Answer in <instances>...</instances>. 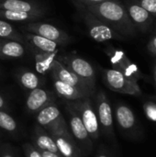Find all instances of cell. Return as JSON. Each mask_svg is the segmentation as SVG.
<instances>
[{
  "mask_svg": "<svg viewBox=\"0 0 156 157\" xmlns=\"http://www.w3.org/2000/svg\"><path fill=\"white\" fill-rule=\"evenodd\" d=\"M85 6L123 38H131L137 35L138 30L131 22L124 4L120 0H107Z\"/></svg>",
  "mask_w": 156,
  "mask_h": 157,
  "instance_id": "obj_1",
  "label": "cell"
},
{
  "mask_svg": "<svg viewBox=\"0 0 156 157\" xmlns=\"http://www.w3.org/2000/svg\"><path fill=\"white\" fill-rule=\"evenodd\" d=\"M0 38L8 39L12 40H16L22 44L26 43L25 38L22 33L17 31L15 27H13L9 22L0 19Z\"/></svg>",
  "mask_w": 156,
  "mask_h": 157,
  "instance_id": "obj_24",
  "label": "cell"
},
{
  "mask_svg": "<svg viewBox=\"0 0 156 157\" xmlns=\"http://www.w3.org/2000/svg\"><path fill=\"white\" fill-rule=\"evenodd\" d=\"M25 53L26 48L22 43L0 38V59H18Z\"/></svg>",
  "mask_w": 156,
  "mask_h": 157,
  "instance_id": "obj_20",
  "label": "cell"
},
{
  "mask_svg": "<svg viewBox=\"0 0 156 157\" xmlns=\"http://www.w3.org/2000/svg\"><path fill=\"white\" fill-rule=\"evenodd\" d=\"M154 82H155V86H156V65L154 67Z\"/></svg>",
  "mask_w": 156,
  "mask_h": 157,
  "instance_id": "obj_35",
  "label": "cell"
},
{
  "mask_svg": "<svg viewBox=\"0 0 156 157\" xmlns=\"http://www.w3.org/2000/svg\"><path fill=\"white\" fill-rule=\"evenodd\" d=\"M0 9L45 15V9L38 3L30 0H0Z\"/></svg>",
  "mask_w": 156,
  "mask_h": 157,
  "instance_id": "obj_17",
  "label": "cell"
},
{
  "mask_svg": "<svg viewBox=\"0 0 156 157\" xmlns=\"http://www.w3.org/2000/svg\"><path fill=\"white\" fill-rule=\"evenodd\" d=\"M21 29L25 31L34 33L43 38H46L50 40H52L61 46L68 45L73 41V38L67 32L49 23L38 20L30 21L23 25Z\"/></svg>",
  "mask_w": 156,
  "mask_h": 157,
  "instance_id": "obj_9",
  "label": "cell"
},
{
  "mask_svg": "<svg viewBox=\"0 0 156 157\" xmlns=\"http://www.w3.org/2000/svg\"><path fill=\"white\" fill-rule=\"evenodd\" d=\"M115 118L118 125L123 131L129 132L136 126V117L130 107L125 104H118L115 109Z\"/></svg>",
  "mask_w": 156,
  "mask_h": 157,
  "instance_id": "obj_19",
  "label": "cell"
},
{
  "mask_svg": "<svg viewBox=\"0 0 156 157\" xmlns=\"http://www.w3.org/2000/svg\"><path fill=\"white\" fill-rule=\"evenodd\" d=\"M9 109V106L7 104V101L6 100L5 97H3L1 94H0V110H8Z\"/></svg>",
  "mask_w": 156,
  "mask_h": 157,
  "instance_id": "obj_31",
  "label": "cell"
},
{
  "mask_svg": "<svg viewBox=\"0 0 156 157\" xmlns=\"http://www.w3.org/2000/svg\"><path fill=\"white\" fill-rule=\"evenodd\" d=\"M124 6L136 29L142 32H146L153 23L154 16L131 0H125Z\"/></svg>",
  "mask_w": 156,
  "mask_h": 157,
  "instance_id": "obj_13",
  "label": "cell"
},
{
  "mask_svg": "<svg viewBox=\"0 0 156 157\" xmlns=\"http://www.w3.org/2000/svg\"><path fill=\"white\" fill-rule=\"evenodd\" d=\"M95 157H110V156L108 155V154L106 151L100 150V151L97 153V155Z\"/></svg>",
  "mask_w": 156,
  "mask_h": 157,
  "instance_id": "obj_34",
  "label": "cell"
},
{
  "mask_svg": "<svg viewBox=\"0 0 156 157\" xmlns=\"http://www.w3.org/2000/svg\"><path fill=\"white\" fill-rule=\"evenodd\" d=\"M32 144L39 150H44L59 154L55 142L51 135L39 125H36L32 134Z\"/></svg>",
  "mask_w": 156,
  "mask_h": 157,
  "instance_id": "obj_18",
  "label": "cell"
},
{
  "mask_svg": "<svg viewBox=\"0 0 156 157\" xmlns=\"http://www.w3.org/2000/svg\"><path fill=\"white\" fill-rule=\"evenodd\" d=\"M101 72L104 84L111 91L131 96L142 95V90L138 83L130 80L120 72L112 68L101 69Z\"/></svg>",
  "mask_w": 156,
  "mask_h": 157,
  "instance_id": "obj_8",
  "label": "cell"
},
{
  "mask_svg": "<svg viewBox=\"0 0 156 157\" xmlns=\"http://www.w3.org/2000/svg\"><path fill=\"white\" fill-rule=\"evenodd\" d=\"M55 93L43 87L36 88L29 92L25 108L29 114L36 115L48 105L55 102Z\"/></svg>",
  "mask_w": 156,
  "mask_h": 157,
  "instance_id": "obj_11",
  "label": "cell"
},
{
  "mask_svg": "<svg viewBox=\"0 0 156 157\" xmlns=\"http://www.w3.org/2000/svg\"><path fill=\"white\" fill-rule=\"evenodd\" d=\"M74 4L86 27L89 37L95 41L106 42L111 40H124V38L120 34L115 31L112 28L102 21L91 11H89L84 4L77 2H74Z\"/></svg>",
  "mask_w": 156,
  "mask_h": 157,
  "instance_id": "obj_2",
  "label": "cell"
},
{
  "mask_svg": "<svg viewBox=\"0 0 156 157\" xmlns=\"http://www.w3.org/2000/svg\"><path fill=\"white\" fill-rule=\"evenodd\" d=\"M104 52L108 56L112 65V69L120 72L130 80L138 83L140 79L144 77L139 67L133 63L130 58H128L122 50L118 49L112 45H108L104 49Z\"/></svg>",
  "mask_w": 156,
  "mask_h": 157,
  "instance_id": "obj_6",
  "label": "cell"
},
{
  "mask_svg": "<svg viewBox=\"0 0 156 157\" xmlns=\"http://www.w3.org/2000/svg\"><path fill=\"white\" fill-rule=\"evenodd\" d=\"M63 118L62 111L55 102L43 108L35 115V120L38 125L47 132L56 125Z\"/></svg>",
  "mask_w": 156,
  "mask_h": 157,
  "instance_id": "obj_14",
  "label": "cell"
},
{
  "mask_svg": "<svg viewBox=\"0 0 156 157\" xmlns=\"http://www.w3.org/2000/svg\"><path fill=\"white\" fill-rule=\"evenodd\" d=\"M147 48H148V51L154 54V56H156V35H154L148 41V44H147Z\"/></svg>",
  "mask_w": 156,
  "mask_h": 157,
  "instance_id": "obj_30",
  "label": "cell"
},
{
  "mask_svg": "<svg viewBox=\"0 0 156 157\" xmlns=\"http://www.w3.org/2000/svg\"><path fill=\"white\" fill-rule=\"evenodd\" d=\"M52 84L54 87V93L64 101H75L79 99H85L86 98H92V96L75 86L63 83L54 77H52Z\"/></svg>",
  "mask_w": 156,
  "mask_h": 157,
  "instance_id": "obj_15",
  "label": "cell"
},
{
  "mask_svg": "<svg viewBox=\"0 0 156 157\" xmlns=\"http://www.w3.org/2000/svg\"><path fill=\"white\" fill-rule=\"evenodd\" d=\"M96 112L99 123L100 132L108 138L114 139V119L110 102L103 90H99L95 95Z\"/></svg>",
  "mask_w": 156,
  "mask_h": 157,
  "instance_id": "obj_10",
  "label": "cell"
},
{
  "mask_svg": "<svg viewBox=\"0 0 156 157\" xmlns=\"http://www.w3.org/2000/svg\"><path fill=\"white\" fill-rule=\"evenodd\" d=\"M62 157H83V154L72 136L64 117L49 132Z\"/></svg>",
  "mask_w": 156,
  "mask_h": 157,
  "instance_id": "obj_4",
  "label": "cell"
},
{
  "mask_svg": "<svg viewBox=\"0 0 156 157\" xmlns=\"http://www.w3.org/2000/svg\"><path fill=\"white\" fill-rule=\"evenodd\" d=\"M17 79L20 86L29 91L44 86L43 77L28 69H20L17 73Z\"/></svg>",
  "mask_w": 156,
  "mask_h": 157,
  "instance_id": "obj_21",
  "label": "cell"
},
{
  "mask_svg": "<svg viewBox=\"0 0 156 157\" xmlns=\"http://www.w3.org/2000/svg\"><path fill=\"white\" fill-rule=\"evenodd\" d=\"M74 2H77V3H81L84 5H89V4H97V3H101L107 0H73Z\"/></svg>",
  "mask_w": 156,
  "mask_h": 157,
  "instance_id": "obj_32",
  "label": "cell"
},
{
  "mask_svg": "<svg viewBox=\"0 0 156 157\" xmlns=\"http://www.w3.org/2000/svg\"><path fill=\"white\" fill-rule=\"evenodd\" d=\"M0 130L10 134H16L18 131L17 121L6 110H0Z\"/></svg>",
  "mask_w": 156,
  "mask_h": 157,
  "instance_id": "obj_25",
  "label": "cell"
},
{
  "mask_svg": "<svg viewBox=\"0 0 156 157\" xmlns=\"http://www.w3.org/2000/svg\"><path fill=\"white\" fill-rule=\"evenodd\" d=\"M43 16L34 13L21 12V11H13L0 9V19L5 21H14V22H30L36 21Z\"/></svg>",
  "mask_w": 156,
  "mask_h": 157,
  "instance_id": "obj_22",
  "label": "cell"
},
{
  "mask_svg": "<svg viewBox=\"0 0 156 157\" xmlns=\"http://www.w3.org/2000/svg\"><path fill=\"white\" fill-rule=\"evenodd\" d=\"M144 109L149 119H151L152 121H156V104L146 103L144 106Z\"/></svg>",
  "mask_w": 156,
  "mask_h": 157,
  "instance_id": "obj_29",
  "label": "cell"
},
{
  "mask_svg": "<svg viewBox=\"0 0 156 157\" xmlns=\"http://www.w3.org/2000/svg\"><path fill=\"white\" fill-rule=\"evenodd\" d=\"M145 9L152 16L156 17V0H131Z\"/></svg>",
  "mask_w": 156,
  "mask_h": 157,
  "instance_id": "obj_26",
  "label": "cell"
},
{
  "mask_svg": "<svg viewBox=\"0 0 156 157\" xmlns=\"http://www.w3.org/2000/svg\"><path fill=\"white\" fill-rule=\"evenodd\" d=\"M40 152L42 157H62L59 154H55V153H51V152H48L44 150H40Z\"/></svg>",
  "mask_w": 156,
  "mask_h": 157,
  "instance_id": "obj_33",
  "label": "cell"
},
{
  "mask_svg": "<svg viewBox=\"0 0 156 157\" xmlns=\"http://www.w3.org/2000/svg\"><path fill=\"white\" fill-rule=\"evenodd\" d=\"M51 74V77H54L63 83H66L73 86H75V87L90 94L92 96V98L95 97V95H96L92 92V90L89 88V86L82 79H80L74 73H73L69 68H67L65 65H63L57 59H55L53 61Z\"/></svg>",
  "mask_w": 156,
  "mask_h": 157,
  "instance_id": "obj_12",
  "label": "cell"
},
{
  "mask_svg": "<svg viewBox=\"0 0 156 157\" xmlns=\"http://www.w3.org/2000/svg\"><path fill=\"white\" fill-rule=\"evenodd\" d=\"M1 144H2V143H1V140H0V146H1Z\"/></svg>",
  "mask_w": 156,
  "mask_h": 157,
  "instance_id": "obj_36",
  "label": "cell"
},
{
  "mask_svg": "<svg viewBox=\"0 0 156 157\" xmlns=\"http://www.w3.org/2000/svg\"><path fill=\"white\" fill-rule=\"evenodd\" d=\"M57 60L74 73L80 79H82L94 94L97 93L96 71L88 61L77 55L75 52L59 55L57 56Z\"/></svg>",
  "mask_w": 156,
  "mask_h": 157,
  "instance_id": "obj_3",
  "label": "cell"
},
{
  "mask_svg": "<svg viewBox=\"0 0 156 157\" xmlns=\"http://www.w3.org/2000/svg\"><path fill=\"white\" fill-rule=\"evenodd\" d=\"M22 35L25 38L26 43L30 46L32 52H40L45 53L58 52L59 45L52 40H50L40 35L30 33L25 30H23Z\"/></svg>",
  "mask_w": 156,
  "mask_h": 157,
  "instance_id": "obj_16",
  "label": "cell"
},
{
  "mask_svg": "<svg viewBox=\"0 0 156 157\" xmlns=\"http://www.w3.org/2000/svg\"><path fill=\"white\" fill-rule=\"evenodd\" d=\"M0 157H17L14 149L8 144H2L0 146Z\"/></svg>",
  "mask_w": 156,
  "mask_h": 157,
  "instance_id": "obj_28",
  "label": "cell"
},
{
  "mask_svg": "<svg viewBox=\"0 0 156 157\" xmlns=\"http://www.w3.org/2000/svg\"><path fill=\"white\" fill-rule=\"evenodd\" d=\"M34 53L35 62H36V69L38 73L40 75H44L47 73H51V66L53 61L57 59V52L53 53H45L40 52H32Z\"/></svg>",
  "mask_w": 156,
  "mask_h": 157,
  "instance_id": "obj_23",
  "label": "cell"
},
{
  "mask_svg": "<svg viewBox=\"0 0 156 157\" xmlns=\"http://www.w3.org/2000/svg\"><path fill=\"white\" fill-rule=\"evenodd\" d=\"M26 157H42L39 149H37L31 143H26L22 145Z\"/></svg>",
  "mask_w": 156,
  "mask_h": 157,
  "instance_id": "obj_27",
  "label": "cell"
},
{
  "mask_svg": "<svg viewBox=\"0 0 156 157\" xmlns=\"http://www.w3.org/2000/svg\"><path fill=\"white\" fill-rule=\"evenodd\" d=\"M65 111L68 116V127L72 136L80 148L83 156L88 155L93 150V141L91 140L81 118L76 110L72 108L66 101L64 103Z\"/></svg>",
  "mask_w": 156,
  "mask_h": 157,
  "instance_id": "obj_5",
  "label": "cell"
},
{
  "mask_svg": "<svg viewBox=\"0 0 156 157\" xmlns=\"http://www.w3.org/2000/svg\"><path fill=\"white\" fill-rule=\"evenodd\" d=\"M92 98L79 99L75 101H66L72 108H74L81 118L90 138L92 141H97L100 137V128L97 116L96 109L93 106Z\"/></svg>",
  "mask_w": 156,
  "mask_h": 157,
  "instance_id": "obj_7",
  "label": "cell"
}]
</instances>
